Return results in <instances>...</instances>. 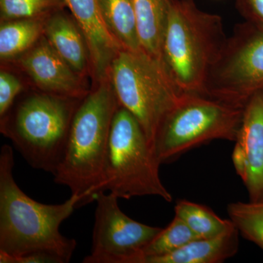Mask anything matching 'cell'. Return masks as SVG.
Instances as JSON below:
<instances>
[{"mask_svg":"<svg viewBox=\"0 0 263 263\" xmlns=\"http://www.w3.org/2000/svg\"><path fill=\"white\" fill-rule=\"evenodd\" d=\"M13 150L3 145L0 151V252L22 257L49 254L60 263L70 262L77 242L62 234L60 226L79 209L81 197L49 205L33 200L15 182Z\"/></svg>","mask_w":263,"mask_h":263,"instance_id":"cell-1","label":"cell"},{"mask_svg":"<svg viewBox=\"0 0 263 263\" xmlns=\"http://www.w3.org/2000/svg\"><path fill=\"white\" fill-rule=\"evenodd\" d=\"M119 106L111 85L103 81L74 114L65 153L53 176L57 184L81 197L79 208L102 193L110 126Z\"/></svg>","mask_w":263,"mask_h":263,"instance_id":"cell-2","label":"cell"},{"mask_svg":"<svg viewBox=\"0 0 263 263\" xmlns=\"http://www.w3.org/2000/svg\"><path fill=\"white\" fill-rule=\"evenodd\" d=\"M228 37L220 16L193 0H171L161 62L183 93H204L208 76Z\"/></svg>","mask_w":263,"mask_h":263,"instance_id":"cell-3","label":"cell"},{"mask_svg":"<svg viewBox=\"0 0 263 263\" xmlns=\"http://www.w3.org/2000/svg\"><path fill=\"white\" fill-rule=\"evenodd\" d=\"M65 97L34 95L3 117V132L33 168L52 175L65 153L71 123L78 106Z\"/></svg>","mask_w":263,"mask_h":263,"instance_id":"cell-4","label":"cell"},{"mask_svg":"<svg viewBox=\"0 0 263 263\" xmlns=\"http://www.w3.org/2000/svg\"><path fill=\"white\" fill-rule=\"evenodd\" d=\"M108 74L119 105L136 117L155 151L161 124L183 92L162 62L143 50H121Z\"/></svg>","mask_w":263,"mask_h":263,"instance_id":"cell-5","label":"cell"},{"mask_svg":"<svg viewBox=\"0 0 263 263\" xmlns=\"http://www.w3.org/2000/svg\"><path fill=\"white\" fill-rule=\"evenodd\" d=\"M160 164L140 123L119 105L110 126L102 193L119 199L157 196L171 202L161 181Z\"/></svg>","mask_w":263,"mask_h":263,"instance_id":"cell-6","label":"cell"},{"mask_svg":"<svg viewBox=\"0 0 263 263\" xmlns=\"http://www.w3.org/2000/svg\"><path fill=\"white\" fill-rule=\"evenodd\" d=\"M245 108L205 93H183L161 124L156 157L162 164L213 140L236 141Z\"/></svg>","mask_w":263,"mask_h":263,"instance_id":"cell-7","label":"cell"},{"mask_svg":"<svg viewBox=\"0 0 263 263\" xmlns=\"http://www.w3.org/2000/svg\"><path fill=\"white\" fill-rule=\"evenodd\" d=\"M263 86V29L246 22L235 26L214 62L204 93L245 108Z\"/></svg>","mask_w":263,"mask_h":263,"instance_id":"cell-8","label":"cell"},{"mask_svg":"<svg viewBox=\"0 0 263 263\" xmlns=\"http://www.w3.org/2000/svg\"><path fill=\"white\" fill-rule=\"evenodd\" d=\"M111 193H100L97 202L91 252L84 263H138L141 252L162 228L126 215Z\"/></svg>","mask_w":263,"mask_h":263,"instance_id":"cell-9","label":"cell"},{"mask_svg":"<svg viewBox=\"0 0 263 263\" xmlns=\"http://www.w3.org/2000/svg\"><path fill=\"white\" fill-rule=\"evenodd\" d=\"M235 142L233 161L235 171L248 190L251 201L263 196V86L246 104Z\"/></svg>","mask_w":263,"mask_h":263,"instance_id":"cell-10","label":"cell"},{"mask_svg":"<svg viewBox=\"0 0 263 263\" xmlns=\"http://www.w3.org/2000/svg\"><path fill=\"white\" fill-rule=\"evenodd\" d=\"M84 34L95 78L105 81L122 46L108 30L98 0H64Z\"/></svg>","mask_w":263,"mask_h":263,"instance_id":"cell-11","label":"cell"},{"mask_svg":"<svg viewBox=\"0 0 263 263\" xmlns=\"http://www.w3.org/2000/svg\"><path fill=\"white\" fill-rule=\"evenodd\" d=\"M20 63L38 87L46 92L69 98L84 94L79 74L62 60L46 37L24 55Z\"/></svg>","mask_w":263,"mask_h":263,"instance_id":"cell-12","label":"cell"},{"mask_svg":"<svg viewBox=\"0 0 263 263\" xmlns=\"http://www.w3.org/2000/svg\"><path fill=\"white\" fill-rule=\"evenodd\" d=\"M238 234L235 228L212 238H197L183 247L159 257H150L143 263H219L238 252Z\"/></svg>","mask_w":263,"mask_h":263,"instance_id":"cell-13","label":"cell"},{"mask_svg":"<svg viewBox=\"0 0 263 263\" xmlns=\"http://www.w3.org/2000/svg\"><path fill=\"white\" fill-rule=\"evenodd\" d=\"M46 39L57 53L77 73L84 72L89 51L82 32L76 21L67 15H53L44 26Z\"/></svg>","mask_w":263,"mask_h":263,"instance_id":"cell-14","label":"cell"},{"mask_svg":"<svg viewBox=\"0 0 263 263\" xmlns=\"http://www.w3.org/2000/svg\"><path fill=\"white\" fill-rule=\"evenodd\" d=\"M170 2L133 0L142 50L160 62Z\"/></svg>","mask_w":263,"mask_h":263,"instance_id":"cell-15","label":"cell"},{"mask_svg":"<svg viewBox=\"0 0 263 263\" xmlns=\"http://www.w3.org/2000/svg\"><path fill=\"white\" fill-rule=\"evenodd\" d=\"M105 23L122 49L142 51L133 0H98Z\"/></svg>","mask_w":263,"mask_h":263,"instance_id":"cell-16","label":"cell"},{"mask_svg":"<svg viewBox=\"0 0 263 263\" xmlns=\"http://www.w3.org/2000/svg\"><path fill=\"white\" fill-rule=\"evenodd\" d=\"M44 26L32 18L17 19L5 22L0 27V57L13 58L27 51L39 39Z\"/></svg>","mask_w":263,"mask_h":263,"instance_id":"cell-17","label":"cell"},{"mask_svg":"<svg viewBox=\"0 0 263 263\" xmlns=\"http://www.w3.org/2000/svg\"><path fill=\"white\" fill-rule=\"evenodd\" d=\"M175 214L200 238H215L235 228L230 219H221L209 208L187 200L177 202Z\"/></svg>","mask_w":263,"mask_h":263,"instance_id":"cell-18","label":"cell"},{"mask_svg":"<svg viewBox=\"0 0 263 263\" xmlns=\"http://www.w3.org/2000/svg\"><path fill=\"white\" fill-rule=\"evenodd\" d=\"M197 238H200L190 227L175 216L167 228H162L160 233L143 249L138 263H143L145 259L150 257L171 253Z\"/></svg>","mask_w":263,"mask_h":263,"instance_id":"cell-19","label":"cell"},{"mask_svg":"<svg viewBox=\"0 0 263 263\" xmlns=\"http://www.w3.org/2000/svg\"><path fill=\"white\" fill-rule=\"evenodd\" d=\"M228 212L240 234L263 250V200L232 202Z\"/></svg>","mask_w":263,"mask_h":263,"instance_id":"cell-20","label":"cell"},{"mask_svg":"<svg viewBox=\"0 0 263 263\" xmlns=\"http://www.w3.org/2000/svg\"><path fill=\"white\" fill-rule=\"evenodd\" d=\"M59 2L60 0H0L2 18H33L56 6Z\"/></svg>","mask_w":263,"mask_h":263,"instance_id":"cell-21","label":"cell"},{"mask_svg":"<svg viewBox=\"0 0 263 263\" xmlns=\"http://www.w3.org/2000/svg\"><path fill=\"white\" fill-rule=\"evenodd\" d=\"M22 89L21 81L10 72H0V116L3 117L13 105L15 98Z\"/></svg>","mask_w":263,"mask_h":263,"instance_id":"cell-22","label":"cell"},{"mask_svg":"<svg viewBox=\"0 0 263 263\" xmlns=\"http://www.w3.org/2000/svg\"><path fill=\"white\" fill-rule=\"evenodd\" d=\"M238 8L247 22L263 29V0H239Z\"/></svg>","mask_w":263,"mask_h":263,"instance_id":"cell-23","label":"cell"},{"mask_svg":"<svg viewBox=\"0 0 263 263\" xmlns=\"http://www.w3.org/2000/svg\"><path fill=\"white\" fill-rule=\"evenodd\" d=\"M262 200H263V196H262Z\"/></svg>","mask_w":263,"mask_h":263,"instance_id":"cell-24","label":"cell"}]
</instances>
